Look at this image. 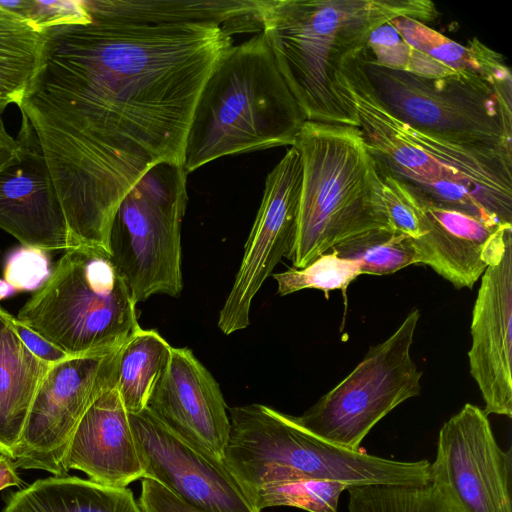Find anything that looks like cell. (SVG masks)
Wrapping results in <instances>:
<instances>
[{"label": "cell", "mask_w": 512, "mask_h": 512, "mask_svg": "<svg viewBox=\"0 0 512 512\" xmlns=\"http://www.w3.org/2000/svg\"><path fill=\"white\" fill-rule=\"evenodd\" d=\"M419 204L423 235L414 243L420 264L455 288H472L512 240L510 224L489 225L460 211Z\"/></svg>", "instance_id": "ac0fdd59"}, {"label": "cell", "mask_w": 512, "mask_h": 512, "mask_svg": "<svg viewBox=\"0 0 512 512\" xmlns=\"http://www.w3.org/2000/svg\"><path fill=\"white\" fill-rule=\"evenodd\" d=\"M364 52L341 62L336 88L354 110L378 166L405 183L421 204L489 225L512 224V152L452 144L394 117L370 86Z\"/></svg>", "instance_id": "7a4b0ae2"}, {"label": "cell", "mask_w": 512, "mask_h": 512, "mask_svg": "<svg viewBox=\"0 0 512 512\" xmlns=\"http://www.w3.org/2000/svg\"><path fill=\"white\" fill-rule=\"evenodd\" d=\"M366 57L368 62L377 66L426 78L457 74L407 43L391 22L382 24L372 31L366 44Z\"/></svg>", "instance_id": "4316f807"}, {"label": "cell", "mask_w": 512, "mask_h": 512, "mask_svg": "<svg viewBox=\"0 0 512 512\" xmlns=\"http://www.w3.org/2000/svg\"><path fill=\"white\" fill-rule=\"evenodd\" d=\"M147 408L167 427L223 462L230 419L220 386L189 348H171Z\"/></svg>", "instance_id": "2e32d148"}, {"label": "cell", "mask_w": 512, "mask_h": 512, "mask_svg": "<svg viewBox=\"0 0 512 512\" xmlns=\"http://www.w3.org/2000/svg\"><path fill=\"white\" fill-rule=\"evenodd\" d=\"M138 503L143 512H207L182 501L150 479L142 480Z\"/></svg>", "instance_id": "d6a6232c"}, {"label": "cell", "mask_w": 512, "mask_h": 512, "mask_svg": "<svg viewBox=\"0 0 512 512\" xmlns=\"http://www.w3.org/2000/svg\"><path fill=\"white\" fill-rule=\"evenodd\" d=\"M305 121L258 32L228 47L214 64L192 114L183 168L188 174L226 155L293 146Z\"/></svg>", "instance_id": "277c9868"}, {"label": "cell", "mask_w": 512, "mask_h": 512, "mask_svg": "<svg viewBox=\"0 0 512 512\" xmlns=\"http://www.w3.org/2000/svg\"><path fill=\"white\" fill-rule=\"evenodd\" d=\"M17 149V140L6 131L0 115V170L15 157Z\"/></svg>", "instance_id": "e575fe53"}, {"label": "cell", "mask_w": 512, "mask_h": 512, "mask_svg": "<svg viewBox=\"0 0 512 512\" xmlns=\"http://www.w3.org/2000/svg\"><path fill=\"white\" fill-rule=\"evenodd\" d=\"M390 22L407 43L456 73L475 74L500 83L512 82L504 57L476 37L464 46L413 18L398 17Z\"/></svg>", "instance_id": "7402d4cb"}, {"label": "cell", "mask_w": 512, "mask_h": 512, "mask_svg": "<svg viewBox=\"0 0 512 512\" xmlns=\"http://www.w3.org/2000/svg\"><path fill=\"white\" fill-rule=\"evenodd\" d=\"M16 140L15 157L0 170V228L22 246L66 251L72 246L64 211L40 141L24 115Z\"/></svg>", "instance_id": "9a60e30c"}, {"label": "cell", "mask_w": 512, "mask_h": 512, "mask_svg": "<svg viewBox=\"0 0 512 512\" xmlns=\"http://www.w3.org/2000/svg\"><path fill=\"white\" fill-rule=\"evenodd\" d=\"M229 437L223 464L245 497L257 490L296 481H336L423 486L430 462L396 461L329 443L286 415L262 404L228 409Z\"/></svg>", "instance_id": "5b68a950"}, {"label": "cell", "mask_w": 512, "mask_h": 512, "mask_svg": "<svg viewBox=\"0 0 512 512\" xmlns=\"http://www.w3.org/2000/svg\"><path fill=\"white\" fill-rule=\"evenodd\" d=\"M12 103L11 100L8 98L0 97V115L3 113V111L6 109V107Z\"/></svg>", "instance_id": "74e56055"}, {"label": "cell", "mask_w": 512, "mask_h": 512, "mask_svg": "<svg viewBox=\"0 0 512 512\" xmlns=\"http://www.w3.org/2000/svg\"><path fill=\"white\" fill-rule=\"evenodd\" d=\"M0 6L19 15L40 32L54 27L86 23L90 19L84 0H0Z\"/></svg>", "instance_id": "f546056e"}, {"label": "cell", "mask_w": 512, "mask_h": 512, "mask_svg": "<svg viewBox=\"0 0 512 512\" xmlns=\"http://www.w3.org/2000/svg\"><path fill=\"white\" fill-rule=\"evenodd\" d=\"M382 181V197L392 230L414 239L423 235L422 207L409 187L378 166Z\"/></svg>", "instance_id": "4dcf8cb0"}, {"label": "cell", "mask_w": 512, "mask_h": 512, "mask_svg": "<svg viewBox=\"0 0 512 512\" xmlns=\"http://www.w3.org/2000/svg\"><path fill=\"white\" fill-rule=\"evenodd\" d=\"M346 490L349 512H456L430 483L369 484Z\"/></svg>", "instance_id": "484cf974"}, {"label": "cell", "mask_w": 512, "mask_h": 512, "mask_svg": "<svg viewBox=\"0 0 512 512\" xmlns=\"http://www.w3.org/2000/svg\"><path fill=\"white\" fill-rule=\"evenodd\" d=\"M360 275L357 262L341 258L330 250L303 268L292 267L274 273L273 278L277 282V293L280 296L312 288L323 291L328 299L329 292L333 290L345 293L349 284Z\"/></svg>", "instance_id": "83f0119b"}, {"label": "cell", "mask_w": 512, "mask_h": 512, "mask_svg": "<svg viewBox=\"0 0 512 512\" xmlns=\"http://www.w3.org/2000/svg\"><path fill=\"white\" fill-rule=\"evenodd\" d=\"M119 350L69 356L50 365L14 452L17 468L43 470L54 476L67 473L64 458L78 423L95 398L116 385Z\"/></svg>", "instance_id": "8fae6325"}, {"label": "cell", "mask_w": 512, "mask_h": 512, "mask_svg": "<svg viewBox=\"0 0 512 512\" xmlns=\"http://www.w3.org/2000/svg\"><path fill=\"white\" fill-rule=\"evenodd\" d=\"M293 147L303 169L296 228L286 254L294 268L362 233L391 229L378 164L358 127L305 121Z\"/></svg>", "instance_id": "8992f818"}, {"label": "cell", "mask_w": 512, "mask_h": 512, "mask_svg": "<svg viewBox=\"0 0 512 512\" xmlns=\"http://www.w3.org/2000/svg\"><path fill=\"white\" fill-rule=\"evenodd\" d=\"M331 251L357 262L361 275H386L420 264L414 238L392 229L367 231L334 246Z\"/></svg>", "instance_id": "d4e9b609"}, {"label": "cell", "mask_w": 512, "mask_h": 512, "mask_svg": "<svg viewBox=\"0 0 512 512\" xmlns=\"http://www.w3.org/2000/svg\"><path fill=\"white\" fill-rule=\"evenodd\" d=\"M46 251L22 246L14 250L4 265V281L14 292L36 291L51 274Z\"/></svg>", "instance_id": "1f68e13d"}, {"label": "cell", "mask_w": 512, "mask_h": 512, "mask_svg": "<svg viewBox=\"0 0 512 512\" xmlns=\"http://www.w3.org/2000/svg\"><path fill=\"white\" fill-rule=\"evenodd\" d=\"M511 458L488 415L467 403L439 431L430 484L456 512H512Z\"/></svg>", "instance_id": "7c38bea8"}, {"label": "cell", "mask_w": 512, "mask_h": 512, "mask_svg": "<svg viewBox=\"0 0 512 512\" xmlns=\"http://www.w3.org/2000/svg\"><path fill=\"white\" fill-rule=\"evenodd\" d=\"M420 311L412 309L385 341L301 416L300 425L323 440L351 451L394 408L420 394L422 372L411 357Z\"/></svg>", "instance_id": "30bf717a"}, {"label": "cell", "mask_w": 512, "mask_h": 512, "mask_svg": "<svg viewBox=\"0 0 512 512\" xmlns=\"http://www.w3.org/2000/svg\"><path fill=\"white\" fill-rule=\"evenodd\" d=\"M86 23L45 31L17 103L42 147L72 247L109 252L114 214L152 166L183 163L200 92L254 0H84Z\"/></svg>", "instance_id": "6da1fadb"}, {"label": "cell", "mask_w": 512, "mask_h": 512, "mask_svg": "<svg viewBox=\"0 0 512 512\" xmlns=\"http://www.w3.org/2000/svg\"><path fill=\"white\" fill-rule=\"evenodd\" d=\"M21 484L17 467L13 459L0 455V491Z\"/></svg>", "instance_id": "d590c367"}, {"label": "cell", "mask_w": 512, "mask_h": 512, "mask_svg": "<svg viewBox=\"0 0 512 512\" xmlns=\"http://www.w3.org/2000/svg\"><path fill=\"white\" fill-rule=\"evenodd\" d=\"M348 486L336 481H296L265 486L248 501L256 512L274 506H289L308 512H337L341 493Z\"/></svg>", "instance_id": "f1b7e54d"}, {"label": "cell", "mask_w": 512, "mask_h": 512, "mask_svg": "<svg viewBox=\"0 0 512 512\" xmlns=\"http://www.w3.org/2000/svg\"><path fill=\"white\" fill-rule=\"evenodd\" d=\"M15 293L12 288L4 281L0 280V300L5 299Z\"/></svg>", "instance_id": "8d00e7d4"}, {"label": "cell", "mask_w": 512, "mask_h": 512, "mask_svg": "<svg viewBox=\"0 0 512 512\" xmlns=\"http://www.w3.org/2000/svg\"><path fill=\"white\" fill-rule=\"evenodd\" d=\"M2 512H143L127 487L77 476H51L13 492Z\"/></svg>", "instance_id": "44dd1931"}, {"label": "cell", "mask_w": 512, "mask_h": 512, "mask_svg": "<svg viewBox=\"0 0 512 512\" xmlns=\"http://www.w3.org/2000/svg\"><path fill=\"white\" fill-rule=\"evenodd\" d=\"M187 173L180 163L148 169L121 200L110 228L109 253L135 300L183 289L181 223L187 205Z\"/></svg>", "instance_id": "9c48e42d"}, {"label": "cell", "mask_w": 512, "mask_h": 512, "mask_svg": "<svg viewBox=\"0 0 512 512\" xmlns=\"http://www.w3.org/2000/svg\"><path fill=\"white\" fill-rule=\"evenodd\" d=\"M142 479L207 512H256L220 462L177 435L148 408L129 414Z\"/></svg>", "instance_id": "5bb4252c"}, {"label": "cell", "mask_w": 512, "mask_h": 512, "mask_svg": "<svg viewBox=\"0 0 512 512\" xmlns=\"http://www.w3.org/2000/svg\"><path fill=\"white\" fill-rule=\"evenodd\" d=\"M14 327L27 349L42 362L52 365L69 357L67 353L14 318Z\"/></svg>", "instance_id": "836d02e7"}, {"label": "cell", "mask_w": 512, "mask_h": 512, "mask_svg": "<svg viewBox=\"0 0 512 512\" xmlns=\"http://www.w3.org/2000/svg\"><path fill=\"white\" fill-rule=\"evenodd\" d=\"M0 307V455L14 458L38 386L50 365L35 357Z\"/></svg>", "instance_id": "ffe728a7"}, {"label": "cell", "mask_w": 512, "mask_h": 512, "mask_svg": "<svg viewBox=\"0 0 512 512\" xmlns=\"http://www.w3.org/2000/svg\"><path fill=\"white\" fill-rule=\"evenodd\" d=\"M172 346L154 329H138L119 350L116 388L129 414L147 408Z\"/></svg>", "instance_id": "603a6c76"}, {"label": "cell", "mask_w": 512, "mask_h": 512, "mask_svg": "<svg viewBox=\"0 0 512 512\" xmlns=\"http://www.w3.org/2000/svg\"><path fill=\"white\" fill-rule=\"evenodd\" d=\"M45 31L0 6V97L18 103L43 58Z\"/></svg>", "instance_id": "cb8c5ba5"}, {"label": "cell", "mask_w": 512, "mask_h": 512, "mask_svg": "<svg viewBox=\"0 0 512 512\" xmlns=\"http://www.w3.org/2000/svg\"><path fill=\"white\" fill-rule=\"evenodd\" d=\"M278 69L306 121L359 127L336 88L341 62L366 47L372 31L398 17L439 16L429 0H259Z\"/></svg>", "instance_id": "3957f363"}, {"label": "cell", "mask_w": 512, "mask_h": 512, "mask_svg": "<svg viewBox=\"0 0 512 512\" xmlns=\"http://www.w3.org/2000/svg\"><path fill=\"white\" fill-rule=\"evenodd\" d=\"M470 374L488 414L512 417V240L481 276L471 322Z\"/></svg>", "instance_id": "e0dca14e"}, {"label": "cell", "mask_w": 512, "mask_h": 512, "mask_svg": "<svg viewBox=\"0 0 512 512\" xmlns=\"http://www.w3.org/2000/svg\"><path fill=\"white\" fill-rule=\"evenodd\" d=\"M64 467L99 484L123 488L142 478L143 467L129 419L115 385L88 407L68 446Z\"/></svg>", "instance_id": "d6986e66"}, {"label": "cell", "mask_w": 512, "mask_h": 512, "mask_svg": "<svg viewBox=\"0 0 512 512\" xmlns=\"http://www.w3.org/2000/svg\"><path fill=\"white\" fill-rule=\"evenodd\" d=\"M137 301L110 253L69 248L16 319L69 356L106 354L138 329Z\"/></svg>", "instance_id": "52a82bcc"}, {"label": "cell", "mask_w": 512, "mask_h": 512, "mask_svg": "<svg viewBox=\"0 0 512 512\" xmlns=\"http://www.w3.org/2000/svg\"><path fill=\"white\" fill-rule=\"evenodd\" d=\"M364 67L378 101L413 129L464 147L512 152V82L412 75L368 62L366 48Z\"/></svg>", "instance_id": "ba28073f"}, {"label": "cell", "mask_w": 512, "mask_h": 512, "mask_svg": "<svg viewBox=\"0 0 512 512\" xmlns=\"http://www.w3.org/2000/svg\"><path fill=\"white\" fill-rule=\"evenodd\" d=\"M302 178L300 154L291 146L266 178L239 269L219 313L218 327L225 335L250 324L255 295L288 253L296 228Z\"/></svg>", "instance_id": "4fadbf2b"}]
</instances>
